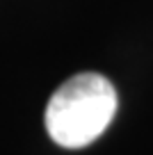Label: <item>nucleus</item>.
<instances>
[{
	"label": "nucleus",
	"mask_w": 153,
	"mask_h": 155,
	"mask_svg": "<svg viewBox=\"0 0 153 155\" xmlns=\"http://www.w3.org/2000/svg\"><path fill=\"white\" fill-rule=\"evenodd\" d=\"M117 112V91L100 73H78L53 94L46 105V130L64 148L96 141Z\"/></svg>",
	"instance_id": "nucleus-1"
}]
</instances>
